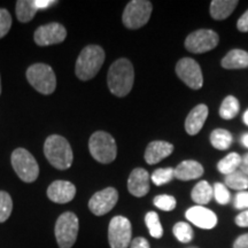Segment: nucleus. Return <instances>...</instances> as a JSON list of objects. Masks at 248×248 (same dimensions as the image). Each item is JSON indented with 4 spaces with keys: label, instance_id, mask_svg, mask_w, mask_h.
I'll return each mask as SVG.
<instances>
[{
    "label": "nucleus",
    "instance_id": "nucleus-20",
    "mask_svg": "<svg viewBox=\"0 0 248 248\" xmlns=\"http://www.w3.org/2000/svg\"><path fill=\"white\" fill-rule=\"evenodd\" d=\"M222 67L225 69H243L248 67V53L244 49H232L223 58Z\"/></svg>",
    "mask_w": 248,
    "mask_h": 248
},
{
    "label": "nucleus",
    "instance_id": "nucleus-3",
    "mask_svg": "<svg viewBox=\"0 0 248 248\" xmlns=\"http://www.w3.org/2000/svg\"><path fill=\"white\" fill-rule=\"evenodd\" d=\"M105 61V51L98 45H89L77 58L75 73L80 80H89L100 70Z\"/></svg>",
    "mask_w": 248,
    "mask_h": 248
},
{
    "label": "nucleus",
    "instance_id": "nucleus-4",
    "mask_svg": "<svg viewBox=\"0 0 248 248\" xmlns=\"http://www.w3.org/2000/svg\"><path fill=\"white\" fill-rule=\"evenodd\" d=\"M89 150L93 159L100 163H110L116 159L117 146L115 139L105 131L93 133L89 140Z\"/></svg>",
    "mask_w": 248,
    "mask_h": 248
},
{
    "label": "nucleus",
    "instance_id": "nucleus-42",
    "mask_svg": "<svg viewBox=\"0 0 248 248\" xmlns=\"http://www.w3.org/2000/svg\"><path fill=\"white\" fill-rule=\"evenodd\" d=\"M241 142L245 147L248 148V133H245V135L241 136Z\"/></svg>",
    "mask_w": 248,
    "mask_h": 248
},
{
    "label": "nucleus",
    "instance_id": "nucleus-43",
    "mask_svg": "<svg viewBox=\"0 0 248 248\" xmlns=\"http://www.w3.org/2000/svg\"><path fill=\"white\" fill-rule=\"evenodd\" d=\"M244 122H245V124H247L248 125V109L245 111V114H244Z\"/></svg>",
    "mask_w": 248,
    "mask_h": 248
},
{
    "label": "nucleus",
    "instance_id": "nucleus-26",
    "mask_svg": "<svg viewBox=\"0 0 248 248\" xmlns=\"http://www.w3.org/2000/svg\"><path fill=\"white\" fill-rule=\"evenodd\" d=\"M239 101L233 95H228L224 100H223L221 108H219V115L224 120H231L237 116L239 113Z\"/></svg>",
    "mask_w": 248,
    "mask_h": 248
},
{
    "label": "nucleus",
    "instance_id": "nucleus-14",
    "mask_svg": "<svg viewBox=\"0 0 248 248\" xmlns=\"http://www.w3.org/2000/svg\"><path fill=\"white\" fill-rule=\"evenodd\" d=\"M185 216L192 224L200 229H204V230L214 229L217 224L216 214L202 206L191 207V208L186 210Z\"/></svg>",
    "mask_w": 248,
    "mask_h": 248
},
{
    "label": "nucleus",
    "instance_id": "nucleus-29",
    "mask_svg": "<svg viewBox=\"0 0 248 248\" xmlns=\"http://www.w3.org/2000/svg\"><path fill=\"white\" fill-rule=\"evenodd\" d=\"M172 231L175 237L177 238V240L181 241V243L187 244L193 239V230H192L191 225L185 222H178L177 224H175Z\"/></svg>",
    "mask_w": 248,
    "mask_h": 248
},
{
    "label": "nucleus",
    "instance_id": "nucleus-22",
    "mask_svg": "<svg viewBox=\"0 0 248 248\" xmlns=\"http://www.w3.org/2000/svg\"><path fill=\"white\" fill-rule=\"evenodd\" d=\"M213 195V187L206 181H201L198 183L191 193L192 199H193L195 203H198V206H203V204L209 203Z\"/></svg>",
    "mask_w": 248,
    "mask_h": 248
},
{
    "label": "nucleus",
    "instance_id": "nucleus-23",
    "mask_svg": "<svg viewBox=\"0 0 248 248\" xmlns=\"http://www.w3.org/2000/svg\"><path fill=\"white\" fill-rule=\"evenodd\" d=\"M38 9L33 0H18L16 2V16L20 22L26 23L32 20Z\"/></svg>",
    "mask_w": 248,
    "mask_h": 248
},
{
    "label": "nucleus",
    "instance_id": "nucleus-37",
    "mask_svg": "<svg viewBox=\"0 0 248 248\" xmlns=\"http://www.w3.org/2000/svg\"><path fill=\"white\" fill-rule=\"evenodd\" d=\"M130 248H151L150 243L142 237L135 238L130 244Z\"/></svg>",
    "mask_w": 248,
    "mask_h": 248
},
{
    "label": "nucleus",
    "instance_id": "nucleus-34",
    "mask_svg": "<svg viewBox=\"0 0 248 248\" xmlns=\"http://www.w3.org/2000/svg\"><path fill=\"white\" fill-rule=\"evenodd\" d=\"M12 27V16L5 8H0V38L8 33Z\"/></svg>",
    "mask_w": 248,
    "mask_h": 248
},
{
    "label": "nucleus",
    "instance_id": "nucleus-38",
    "mask_svg": "<svg viewBox=\"0 0 248 248\" xmlns=\"http://www.w3.org/2000/svg\"><path fill=\"white\" fill-rule=\"evenodd\" d=\"M235 224L241 228H248V209L244 210L235 217Z\"/></svg>",
    "mask_w": 248,
    "mask_h": 248
},
{
    "label": "nucleus",
    "instance_id": "nucleus-12",
    "mask_svg": "<svg viewBox=\"0 0 248 248\" xmlns=\"http://www.w3.org/2000/svg\"><path fill=\"white\" fill-rule=\"evenodd\" d=\"M119 200V193L114 187H107L93 194L89 201V209L95 216H102L109 213Z\"/></svg>",
    "mask_w": 248,
    "mask_h": 248
},
{
    "label": "nucleus",
    "instance_id": "nucleus-8",
    "mask_svg": "<svg viewBox=\"0 0 248 248\" xmlns=\"http://www.w3.org/2000/svg\"><path fill=\"white\" fill-rule=\"evenodd\" d=\"M152 9L153 6L148 0H132L123 12L124 26L129 29H139L144 27L150 20Z\"/></svg>",
    "mask_w": 248,
    "mask_h": 248
},
{
    "label": "nucleus",
    "instance_id": "nucleus-1",
    "mask_svg": "<svg viewBox=\"0 0 248 248\" xmlns=\"http://www.w3.org/2000/svg\"><path fill=\"white\" fill-rule=\"evenodd\" d=\"M135 70L128 59H119L111 64L107 75L109 91L116 97H125L132 90Z\"/></svg>",
    "mask_w": 248,
    "mask_h": 248
},
{
    "label": "nucleus",
    "instance_id": "nucleus-7",
    "mask_svg": "<svg viewBox=\"0 0 248 248\" xmlns=\"http://www.w3.org/2000/svg\"><path fill=\"white\" fill-rule=\"evenodd\" d=\"M11 160L15 172L23 182L32 183L38 178V163L30 152L24 148H17L12 153Z\"/></svg>",
    "mask_w": 248,
    "mask_h": 248
},
{
    "label": "nucleus",
    "instance_id": "nucleus-35",
    "mask_svg": "<svg viewBox=\"0 0 248 248\" xmlns=\"http://www.w3.org/2000/svg\"><path fill=\"white\" fill-rule=\"evenodd\" d=\"M233 206L237 209H248V191H241L235 194Z\"/></svg>",
    "mask_w": 248,
    "mask_h": 248
},
{
    "label": "nucleus",
    "instance_id": "nucleus-41",
    "mask_svg": "<svg viewBox=\"0 0 248 248\" xmlns=\"http://www.w3.org/2000/svg\"><path fill=\"white\" fill-rule=\"evenodd\" d=\"M240 169H241V172L248 176V154L245 155L244 157H241Z\"/></svg>",
    "mask_w": 248,
    "mask_h": 248
},
{
    "label": "nucleus",
    "instance_id": "nucleus-30",
    "mask_svg": "<svg viewBox=\"0 0 248 248\" xmlns=\"http://www.w3.org/2000/svg\"><path fill=\"white\" fill-rule=\"evenodd\" d=\"M13 210V201L7 192L0 191V223L7 221Z\"/></svg>",
    "mask_w": 248,
    "mask_h": 248
},
{
    "label": "nucleus",
    "instance_id": "nucleus-6",
    "mask_svg": "<svg viewBox=\"0 0 248 248\" xmlns=\"http://www.w3.org/2000/svg\"><path fill=\"white\" fill-rule=\"evenodd\" d=\"M79 230L78 217L71 212L61 214L55 223V238L60 248H71L76 243Z\"/></svg>",
    "mask_w": 248,
    "mask_h": 248
},
{
    "label": "nucleus",
    "instance_id": "nucleus-21",
    "mask_svg": "<svg viewBox=\"0 0 248 248\" xmlns=\"http://www.w3.org/2000/svg\"><path fill=\"white\" fill-rule=\"evenodd\" d=\"M237 0H214L210 4V15L215 20H225L237 7Z\"/></svg>",
    "mask_w": 248,
    "mask_h": 248
},
{
    "label": "nucleus",
    "instance_id": "nucleus-27",
    "mask_svg": "<svg viewBox=\"0 0 248 248\" xmlns=\"http://www.w3.org/2000/svg\"><path fill=\"white\" fill-rule=\"evenodd\" d=\"M225 186L238 191H245L248 188V176L241 171H235L225 176Z\"/></svg>",
    "mask_w": 248,
    "mask_h": 248
},
{
    "label": "nucleus",
    "instance_id": "nucleus-18",
    "mask_svg": "<svg viewBox=\"0 0 248 248\" xmlns=\"http://www.w3.org/2000/svg\"><path fill=\"white\" fill-rule=\"evenodd\" d=\"M173 152V146L170 142L155 140L150 142L145 152V160L148 164H156L161 160L168 157Z\"/></svg>",
    "mask_w": 248,
    "mask_h": 248
},
{
    "label": "nucleus",
    "instance_id": "nucleus-39",
    "mask_svg": "<svg viewBox=\"0 0 248 248\" xmlns=\"http://www.w3.org/2000/svg\"><path fill=\"white\" fill-rule=\"evenodd\" d=\"M233 248H248V233L238 237L233 243Z\"/></svg>",
    "mask_w": 248,
    "mask_h": 248
},
{
    "label": "nucleus",
    "instance_id": "nucleus-13",
    "mask_svg": "<svg viewBox=\"0 0 248 248\" xmlns=\"http://www.w3.org/2000/svg\"><path fill=\"white\" fill-rule=\"evenodd\" d=\"M67 37V30L60 23H48L40 26L35 31V42L39 46H49L60 44Z\"/></svg>",
    "mask_w": 248,
    "mask_h": 248
},
{
    "label": "nucleus",
    "instance_id": "nucleus-32",
    "mask_svg": "<svg viewBox=\"0 0 248 248\" xmlns=\"http://www.w3.org/2000/svg\"><path fill=\"white\" fill-rule=\"evenodd\" d=\"M153 202L155 204V207L163 210V212H171V210L175 209L176 204H177L175 198L168 194L157 195V197L154 198Z\"/></svg>",
    "mask_w": 248,
    "mask_h": 248
},
{
    "label": "nucleus",
    "instance_id": "nucleus-15",
    "mask_svg": "<svg viewBox=\"0 0 248 248\" xmlns=\"http://www.w3.org/2000/svg\"><path fill=\"white\" fill-rule=\"evenodd\" d=\"M75 185L67 181H55L47 188L48 199L55 203L70 202L75 198Z\"/></svg>",
    "mask_w": 248,
    "mask_h": 248
},
{
    "label": "nucleus",
    "instance_id": "nucleus-25",
    "mask_svg": "<svg viewBox=\"0 0 248 248\" xmlns=\"http://www.w3.org/2000/svg\"><path fill=\"white\" fill-rule=\"evenodd\" d=\"M210 142L216 150L225 151L231 146L232 135L228 130L216 129L210 135Z\"/></svg>",
    "mask_w": 248,
    "mask_h": 248
},
{
    "label": "nucleus",
    "instance_id": "nucleus-44",
    "mask_svg": "<svg viewBox=\"0 0 248 248\" xmlns=\"http://www.w3.org/2000/svg\"><path fill=\"white\" fill-rule=\"evenodd\" d=\"M0 93H1V83H0Z\"/></svg>",
    "mask_w": 248,
    "mask_h": 248
},
{
    "label": "nucleus",
    "instance_id": "nucleus-36",
    "mask_svg": "<svg viewBox=\"0 0 248 248\" xmlns=\"http://www.w3.org/2000/svg\"><path fill=\"white\" fill-rule=\"evenodd\" d=\"M237 28L241 32H248V11L245 12L239 20H238Z\"/></svg>",
    "mask_w": 248,
    "mask_h": 248
},
{
    "label": "nucleus",
    "instance_id": "nucleus-9",
    "mask_svg": "<svg viewBox=\"0 0 248 248\" xmlns=\"http://www.w3.org/2000/svg\"><path fill=\"white\" fill-rule=\"evenodd\" d=\"M131 223L126 217L115 216L108 226V241L110 248H128L131 244Z\"/></svg>",
    "mask_w": 248,
    "mask_h": 248
},
{
    "label": "nucleus",
    "instance_id": "nucleus-11",
    "mask_svg": "<svg viewBox=\"0 0 248 248\" xmlns=\"http://www.w3.org/2000/svg\"><path fill=\"white\" fill-rule=\"evenodd\" d=\"M176 73L179 78L185 83L188 88L199 90L203 85L202 71L197 61L191 58H183L176 66Z\"/></svg>",
    "mask_w": 248,
    "mask_h": 248
},
{
    "label": "nucleus",
    "instance_id": "nucleus-16",
    "mask_svg": "<svg viewBox=\"0 0 248 248\" xmlns=\"http://www.w3.org/2000/svg\"><path fill=\"white\" fill-rule=\"evenodd\" d=\"M150 175L147 170L136 168L130 173L128 179V190L137 198L145 197L150 192Z\"/></svg>",
    "mask_w": 248,
    "mask_h": 248
},
{
    "label": "nucleus",
    "instance_id": "nucleus-33",
    "mask_svg": "<svg viewBox=\"0 0 248 248\" xmlns=\"http://www.w3.org/2000/svg\"><path fill=\"white\" fill-rule=\"evenodd\" d=\"M213 194L219 204H228L231 200L230 191L222 183H215L213 186Z\"/></svg>",
    "mask_w": 248,
    "mask_h": 248
},
{
    "label": "nucleus",
    "instance_id": "nucleus-24",
    "mask_svg": "<svg viewBox=\"0 0 248 248\" xmlns=\"http://www.w3.org/2000/svg\"><path fill=\"white\" fill-rule=\"evenodd\" d=\"M241 163V156L238 153H230L228 154L224 159L219 161L217 164V169L218 171L223 173V175L228 176L230 173H233L237 171V169L240 167Z\"/></svg>",
    "mask_w": 248,
    "mask_h": 248
},
{
    "label": "nucleus",
    "instance_id": "nucleus-19",
    "mask_svg": "<svg viewBox=\"0 0 248 248\" xmlns=\"http://www.w3.org/2000/svg\"><path fill=\"white\" fill-rule=\"evenodd\" d=\"M203 167L193 160L183 161L175 169V177L179 181H192L203 175Z\"/></svg>",
    "mask_w": 248,
    "mask_h": 248
},
{
    "label": "nucleus",
    "instance_id": "nucleus-10",
    "mask_svg": "<svg viewBox=\"0 0 248 248\" xmlns=\"http://www.w3.org/2000/svg\"><path fill=\"white\" fill-rule=\"evenodd\" d=\"M218 44V35L209 29L197 30L190 33L185 40V47L191 53H206Z\"/></svg>",
    "mask_w": 248,
    "mask_h": 248
},
{
    "label": "nucleus",
    "instance_id": "nucleus-40",
    "mask_svg": "<svg viewBox=\"0 0 248 248\" xmlns=\"http://www.w3.org/2000/svg\"><path fill=\"white\" fill-rule=\"evenodd\" d=\"M33 1H35V6L38 11L39 9L48 8L49 6H52L57 2V1H54V0H33Z\"/></svg>",
    "mask_w": 248,
    "mask_h": 248
},
{
    "label": "nucleus",
    "instance_id": "nucleus-31",
    "mask_svg": "<svg viewBox=\"0 0 248 248\" xmlns=\"http://www.w3.org/2000/svg\"><path fill=\"white\" fill-rule=\"evenodd\" d=\"M175 177V169L172 168H160L152 173V182L156 186L167 184Z\"/></svg>",
    "mask_w": 248,
    "mask_h": 248
},
{
    "label": "nucleus",
    "instance_id": "nucleus-5",
    "mask_svg": "<svg viewBox=\"0 0 248 248\" xmlns=\"http://www.w3.org/2000/svg\"><path fill=\"white\" fill-rule=\"evenodd\" d=\"M27 79L31 86L42 94H52L57 88L54 71L45 63H35L28 68Z\"/></svg>",
    "mask_w": 248,
    "mask_h": 248
},
{
    "label": "nucleus",
    "instance_id": "nucleus-17",
    "mask_svg": "<svg viewBox=\"0 0 248 248\" xmlns=\"http://www.w3.org/2000/svg\"><path fill=\"white\" fill-rule=\"evenodd\" d=\"M208 116V107L201 104L195 106L190 111L185 121V130L190 136H195L202 129L204 122Z\"/></svg>",
    "mask_w": 248,
    "mask_h": 248
},
{
    "label": "nucleus",
    "instance_id": "nucleus-2",
    "mask_svg": "<svg viewBox=\"0 0 248 248\" xmlns=\"http://www.w3.org/2000/svg\"><path fill=\"white\" fill-rule=\"evenodd\" d=\"M44 153L48 162L59 170H66L73 164V150L67 139L62 136H49L45 140Z\"/></svg>",
    "mask_w": 248,
    "mask_h": 248
},
{
    "label": "nucleus",
    "instance_id": "nucleus-28",
    "mask_svg": "<svg viewBox=\"0 0 248 248\" xmlns=\"http://www.w3.org/2000/svg\"><path fill=\"white\" fill-rule=\"evenodd\" d=\"M145 223H146L148 231H150V234L153 238H159L162 237L163 234V228L161 225L159 215H157L155 212H148L145 216Z\"/></svg>",
    "mask_w": 248,
    "mask_h": 248
}]
</instances>
